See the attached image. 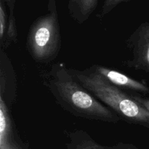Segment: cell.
<instances>
[{
    "instance_id": "1",
    "label": "cell",
    "mask_w": 149,
    "mask_h": 149,
    "mask_svg": "<svg viewBox=\"0 0 149 149\" xmlns=\"http://www.w3.org/2000/svg\"><path fill=\"white\" fill-rule=\"evenodd\" d=\"M45 83L58 104L74 116L113 124L122 120L81 86L64 63L53 64Z\"/></svg>"
},
{
    "instance_id": "2",
    "label": "cell",
    "mask_w": 149,
    "mask_h": 149,
    "mask_svg": "<svg viewBox=\"0 0 149 149\" xmlns=\"http://www.w3.org/2000/svg\"><path fill=\"white\" fill-rule=\"evenodd\" d=\"M71 75L97 100L105 103L121 119L149 128V111L91 68L69 69Z\"/></svg>"
},
{
    "instance_id": "3",
    "label": "cell",
    "mask_w": 149,
    "mask_h": 149,
    "mask_svg": "<svg viewBox=\"0 0 149 149\" xmlns=\"http://www.w3.org/2000/svg\"><path fill=\"white\" fill-rule=\"evenodd\" d=\"M61 45V29L56 0H48L47 12L31 25L26 47L33 60L48 63L59 53Z\"/></svg>"
},
{
    "instance_id": "4",
    "label": "cell",
    "mask_w": 149,
    "mask_h": 149,
    "mask_svg": "<svg viewBox=\"0 0 149 149\" xmlns=\"http://www.w3.org/2000/svg\"><path fill=\"white\" fill-rule=\"evenodd\" d=\"M132 58L125 65L149 73V20L143 23L127 39Z\"/></svg>"
},
{
    "instance_id": "5",
    "label": "cell",
    "mask_w": 149,
    "mask_h": 149,
    "mask_svg": "<svg viewBox=\"0 0 149 149\" xmlns=\"http://www.w3.org/2000/svg\"><path fill=\"white\" fill-rule=\"evenodd\" d=\"M92 68L109 82L119 88H124L143 94H149L148 86L141 81L133 79L119 71L98 65H93Z\"/></svg>"
},
{
    "instance_id": "6",
    "label": "cell",
    "mask_w": 149,
    "mask_h": 149,
    "mask_svg": "<svg viewBox=\"0 0 149 149\" xmlns=\"http://www.w3.org/2000/svg\"><path fill=\"white\" fill-rule=\"evenodd\" d=\"M68 149H138L129 143H119L107 146L97 143L84 130H76L68 134Z\"/></svg>"
},
{
    "instance_id": "7",
    "label": "cell",
    "mask_w": 149,
    "mask_h": 149,
    "mask_svg": "<svg viewBox=\"0 0 149 149\" xmlns=\"http://www.w3.org/2000/svg\"><path fill=\"white\" fill-rule=\"evenodd\" d=\"M99 0H68V10L77 23L82 24L95 10Z\"/></svg>"
},
{
    "instance_id": "8",
    "label": "cell",
    "mask_w": 149,
    "mask_h": 149,
    "mask_svg": "<svg viewBox=\"0 0 149 149\" xmlns=\"http://www.w3.org/2000/svg\"><path fill=\"white\" fill-rule=\"evenodd\" d=\"M4 4L5 2L4 0H0V39L1 45L4 40V38L7 32L9 21V16H7L6 13Z\"/></svg>"
},
{
    "instance_id": "9",
    "label": "cell",
    "mask_w": 149,
    "mask_h": 149,
    "mask_svg": "<svg viewBox=\"0 0 149 149\" xmlns=\"http://www.w3.org/2000/svg\"><path fill=\"white\" fill-rule=\"evenodd\" d=\"M130 1L131 0H104L103 6H102L101 11H100V16L103 17V16L109 14L116 6L119 5L121 3L128 2Z\"/></svg>"
},
{
    "instance_id": "10",
    "label": "cell",
    "mask_w": 149,
    "mask_h": 149,
    "mask_svg": "<svg viewBox=\"0 0 149 149\" xmlns=\"http://www.w3.org/2000/svg\"><path fill=\"white\" fill-rule=\"evenodd\" d=\"M134 97L135 100H136L138 103H139L140 104L142 105L143 106L146 108V109H148L149 111V98L148 97H141V96L138 95H134L132 96Z\"/></svg>"
},
{
    "instance_id": "11",
    "label": "cell",
    "mask_w": 149,
    "mask_h": 149,
    "mask_svg": "<svg viewBox=\"0 0 149 149\" xmlns=\"http://www.w3.org/2000/svg\"><path fill=\"white\" fill-rule=\"evenodd\" d=\"M5 4H7L10 13H14V8H15V4L17 0H4Z\"/></svg>"
}]
</instances>
